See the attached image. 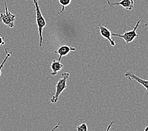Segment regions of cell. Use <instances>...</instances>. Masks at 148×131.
<instances>
[{"instance_id": "obj_14", "label": "cell", "mask_w": 148, "mask_h": 131, "mask_svg": "<svg viewBox=\"0 0 148 131\" xmlns=\"http://www.w3.org/2000/svg\"><path fill=\"white\" fill-rule=\"evenodd\" d=\"M144 131H148V126L146 127V128L144 129Z\"/></svg>"}, {"instance_id": "obj_9", "label": "cell", "mask_w": 148, "mask_h": 131, "mask_svg": "<svg viewBox=\"0 0 148 131\" xmlns=\"http://www.w3.org/2000/svg\"><path fill=\"white\" fill-rule=\"evenodd\" d=\"M63 67V65L60 61L56 60H53L51 64V68L52 72L51 73V75L55 76L57 75L60 70H61Z\"/></svg>"}, {"instance_id": "obj_5", "label": "cell", "mask_w": 148, "mask_h": 131, "mask_svg": "<svg viewBox=\"0 0 148 131\" xmlns=\"http://www.w3.org/2000/svg\"><path fill=\"white\" fill-rule=\"evenodd\" d=\"M125 76L126 78H129L130 81L132 79L136 80L137 82L139 83L140 85H142L144 88L147 90V91H148V80H144L139 78V77L136 76L135 74L133 73L132 71H127L125 73Z\"/></svg>"}, {"instance_id": "obj_1", "label": "cell", "mask_w": 148, "mask_h": 131, "mask_svg": "<svg viewBox=\"0 0 148 131\" xmlns=\"http://www.w3.org/2000/svg\"><path fill=\"white\" fill-rule=\"evenodd\" d=\"M34 4L35 6L36 11V23L38 27V32L39 35V46L41 47L43 43V38H42V30L44 28L46 25V22L45 19L44 18L42 15V13L40 10L39 6L38 4V0H33Z\"/></svg>"}, {"instance_id": "obj_12", "label": "cell", "mask_w": 148, "mask_h": 131, "mask_svg": "<svg viewBox=\"0 0 148 131\" xmlns=\"http://www.w3.org/2000/svg\"><path fill=\"white\" fill-rule=\"evenodd\" d=\"M77 130H79V131H87V130H88V128H87V126L86 123L85 122H82L80 126H77Z\"/></svg>"}, {"instance_id": "obj_15", "label": "cell", "mask_w": 148, "mask_h": 131, "mask_svg": "<svg viewBox=\"0 0 148 131\" xmlns=\"http://www.w3.org/2000/svg\"><path fill=\"white\" fill-rule=\"evenodd\" d=\"M147 23H146V24H145V25H144V26H147L148 25V18H147Z\"/></svg>"}, {"instance_id": "obj_8", "label": "cell", "mask_w": 148, "mask_h": 131, "mask_svg": "<svg viewBox=\"0 0 148 131\" xmlns=\"http://www.w3.org/2000/svg\"><path fill=\"white\" fill-rule=\"evenodd\" d=\"M107 2L110 6H118L120 5L123 6L124 8L127 10H131L134 7V1L133 0H121L120 1L117 3H112L109 0H107Z\"/></svg>"}, {"instance_id": "obj_4", "label": "cell", "mask_w": 148, "mask_h": 131, "mask_svg": "<svg viewBox=\"0 0 148 131\" xmlns=\"http://www.w3.org/2000/svg\"><path fill=\"white\" fill-rule=\"evenodd\" d=\"M5 13H1L0 14V21L5 25H7L10 28H13L14 26V22L16 16L15 15L12 14L11 12H8V9L6 5V3H5Z\"/></svg>"}, {"instance_id": "obj_10", "label": "cell", "mask_w": 148, "mask_h": 131, "mask_svg": "<svg viewBox=\"0 0 148 131\" xmlns=\"http://www.w3.org/2000/svg\"><path fill=\"white\" fill-rule=\"evenodd\" d=\"M58 1L60 4V5L62 6V8L61 11L58 13V15H60V13H62L64 11V10H65V8L66 7V6H69L72 0H58Z\"/></svg>"}, {"instance_id": "obj_2", "label": "cell", "mask_w": 148, "mask_h": 131, "mask_svg": "<svg viewBox=\"0 0 148 131\" xmlns=\"http://www.w3.org/2000/svg\"><path fill=\"white\" fill-rule=\"evenodd\" d=\"M70 74L69 73H65L62 75V78H60L58 83H57L56 85V92L55 94L53 95V96L50 100V101L52 103H56L58 102V98L63 90L66 89L67 88V85H66V81L67 79L69 78Z\"/></svg>"}, {"instance_id": "obj_11", "label": "cell", "mask_w": 148, "mask_h": 131, "mask_svg": "<svg viewBox=\"0 0 148 131\" xmlns=\"http://www.w3.org/2000/svg\"><path fill=\"white\" fill-rule=\"evenodd\" d=\"M5 52H6V57H5V58L4 59V60H3V62H2V63L1 64V65H0V77H1V75H2L1 69H2V68H3V66H4L5 63L6 61V60H7L8 58H10V57L11 55L12 54V52H8V50H7V49H6V48H5Z\"/></svg>"}, {"instance_id": "obj_16", "label": "cell", "mask_w": 148, "mask_h": 131, "mask_svg": "<svg viewBox=\"0 0 148 131\" xmlns=\"http://www.w3.org/2000/svg\"><path fill=\"white\" fill-rule=\"evenodd\" d=\"M4 1H5V3H6V0H4Z\"/></svg>"}, {"instance_id": "obj_13", "label": "cell", "mask_w": 148, "mask_h": 131, "mask_svg": "<svg viewBox=\"0 0 148 131\" xmlns=\"http://www.w3.org/2000/svg\"><path fill=\"white\" fill-rule=\"evenodd\" d=\"M5 37L2 34H0V46L5 45Z\"/></svg>"}, {"instance_id": "obj_3", "label": "cell", "mask_w": 148, "mask_h": 131, "mask_svg": "<svg viewBox=\"0 0 148 131\" xmlns=\"http://www.w3.org/2000/svg\"><path fill=\"white\" fill-rule=\"evenodd\" d=\"M140 23V20H139V21L136 23L135 26H134V29L132 30H130V31H129V32L125 31V32H124V33H123L122 35L117 34V33H112V35L117 36V37H119L122 38L124 40H125L127 44H130V43L132 42L134 39H135V38L139 36V35L136 33V30H137V29L138 28V26H139Z\"/></svg>"}, {"instance_id": "obj_7", "label": "cell", "mask_w": 148, "mask_h": 131, "mask_svg": "<svg viewBox=\"0 0 148 131\" xmlns=\"http://www.w3.org/2000/svg\"><path fill=\"white\" fill-rule=\"evenodd\" d=\"M75 50V48H71V47H69L66 45H63L60 46V48H58L56 50H55V53H58L60 55L58 60L60 62L62 57L65 56L66 55L68 54L70 51H74Z\"/></svg>"}, {"instance_id": "obj_6", "label": "cell", "mask_w": 148, "mask_h": 131, "mask_svg": "<svg viewBox=\"0 0 148 131\" xmlns=\"http://www.w3.org/2000/svg\"><path fill=\"white\" fill-rule=\"evenodd\" d=\"M98 29L99 30L101 35L103 37L105 38L108 40H109L110 43H111V45H112V46H115V42H114L113 40L112 39V38H111V36H112V33H111L110 30L108 29H107L106 26H103L101 24L99 25Z\"/></svg>"}]
</instances>
